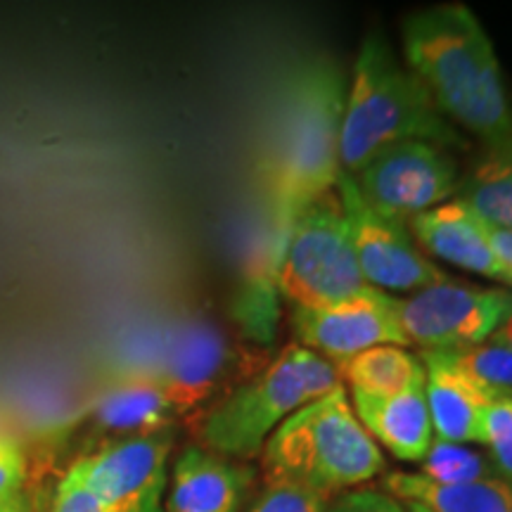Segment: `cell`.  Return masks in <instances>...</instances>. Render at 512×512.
Segmentation results:
<instances>
[{"instance_id":"obj_1","label":"cell","mask_w":512,"mask_h":512,"mask_svg":"<svg viewBox=\"0 0 512 512\" xmlns=\"http://www.w3.org/2000/svg\"><path fill=\"white\" fill-rule=\"evenodd\" d=\"M347 76L330 60L299 64L283 81L259 157V185L275 273L290 226L335 190L342 174V114Z\"/></svg>"},{"instance_id":"obj_2","label":"cell","mask_w":512,"mask_h":512,"mask_svg":"<svg viewBox=\"0 0 512 512\" xmlns=\"http://www.w3.org/2000/svg\"><path fill=\"white\" fill-rule=\"evenodd\" d=\"M403 62L437 110L486 152L512 147V100L494 43L467 5L444 3L406 17Z\"/></svg>"},{"instance_id":"obj_3","label":"cell","mask_w":512,"mask_h":512,"mask_svg":"<svg viewBox=\"0 0 512 512\" xmlns=\"http://www.w3.org/2000/svg\"><path fill=\"white\" fill-rule=\"evenodd\" d=\"M422 140L463 150L465 138L437 110L418 76L399 60L389 41L370 34L358 48L347 79L342 114V171L356 176L387 147Z\"/></svg>"},{"instance_id":"obj_4","label":"cell","mask_w":512,"mask_h":512,"mask_svg":"<svg viewBox=\"0 0 512 512\" xmlns=\"http://www.w3.org/2000/svg\"><path fill=\"white\" fill-rule=\"evenodd\" d=\"M342 387L335 363L294 342L202 415V448L245 463L290 415Z\"/></svg>"},{"instance_id":"obj_5","label":"cell","mask_w":512,"mask_h":512,"mask_svg":"<svg viewBox=\"0 0 512 512\" xmlns=\"http://www.w3.org/2000/svg\"><path fill=\"white\" fill-rule=\"evenodd\" d=\"M261 465L264 477L287 479L330 498L382 475L384 456L342 387L290 415L266 441Z\"/></svg>"},{"instance_id":"obj_6","label":"cell","mask_w":512,"mask_h":512,"mask_svg":"<svg viewBox=\"0 0 512 512\" xmlns=\"http://www.w3.org/2000/svg\"><path fill=\"white\" fill-rule=\"evenodd\" d=\"M273 275L292 309H328L375 290L358 268L337 190L294 219Z\"/></svg>"},{"instance_id":"obj_7","label":"cell","mask_w":512,"mask_h":512,"mask_svg":"<svg viewBox=\"0 0 512 512\" xmlns=\"http://www.w3.org/2000/svg\"><path fill=\"white\" fill-rule=\"evenodd\" d=\"M510 311L512 290L456 283L451 278L408 297H396V316L408 344L434 354H456L489 342Z\"/></svg>"},{"instance_id":"obj_8","label":"cell","mask_w":512,"mask_h":512,"mask_svg":"<svg viewBox=\"0 0 512 512\" xmlns=\"http://www.w3.org/2000/svg\"><path fill=\"white\" fill-rule=\"evenodd\" d=\"M458 162L446 147L408 140L387 147L354 176L361 197L382 216L406 223L456 200Z\"/></svg>"},{"instance_id":"obj_9","label":"cell","mask_w":512,"mask_h":512,"mask_svg":"<svg viewBox=\"0 0 512 512\" xmlns=\"http://www.w3.org/2000/svg\"><path fill=\"white\" fill-rule=\"evenodd\" d=\"M335 190L342 202L358 268L370 287L387 294L394 292L396 297L448 280V275L422 252L406 223L382 216L363 200L354 176L342 171Z\"/></svg>"},{"instance_id":"obj_10","label":"cell","mask_w":512,"mask_h":512,"mask_svg":"<svg viewBox=\"0 0 512 512\" xmlns=\"http://www.w3.org/2000/svg\"><path fill=\"white\" fill-rule=\"evenodd\" d=\"M171 448V430L140 434L114 439L72 465L107 512H164Z\"/></svg>"},{"instance_id":"obj_11","label":"cell","mask_w":512,"mask_h":512,"mask_svg":"<svg viewBox=\"0 0 512 512\" xmlns=\"http://www.w3.org/2000/svg\"><path fill=\"white\" fill-rule=\"evenodd\" d=\"M292 330L297 344L332 363L382 344L411 347L396 316V297L380 290H368L328 309H292Z\"/></svg>"},{"instance_id":"obj_12","label":"cell","mask_w":512,"mask_h":512,"mask_svg":"<svg viewBox=\"0 0 512 512\" xmlns=\"http://www.w3.org/2000/svg\"><path fill=\"white\" fill-rule=\"evenodd\" d=\"M235 358L219 328L185 323L166 335L157 361L138 370L164 389L176 413H185L209 401L233 377Z\"/></svg>"},{"instance_id":"obj_13","label":"cell","mask_w":512,"mask_h":512,"mask_svg":"<svg viewBox=\"0 0 512 512\" xmlns=\"http://www.w3.org/2000/svg\"><path fill=\"white\" fill-rule=\"evenodd\" d=\"M254 467L202 446L185 448L169 475L164 512H240L254 484Z\"/></svg>"},{"instance_id":"obj_14","label":"cell","mask_w":512,"mask_h":512,"mask_svg":"<svg viewBox=\"0 0 512 512\" xmlns=\"http://www.w3.org/2000/svg\"><path fill=\"white\" fill-rule=\"evenodd\" d=\"M408 230L425 254L467 273L484 275L512 290V268L489 245L482 221L458 200L413 216Z\"/></svg>"},{"instance_id":"obj_15","label":"cell","mask_w":512,"mask_h":512,"mask_svg":"<svg viewBox=\"0 0 512 512\" xmlns=\"http://www.w3.org/2000/svg\"><path fill=\"white\" fill-rule=\"evenodd\" d=\"M349 394L358 422L377 446H384L403 463H420L425 458L434 441L425 380L389 396Z\"/></svg>"},{"instance_id":"obj_16","label":"cell","mask_w":512,"mask_h":512,"mask_svg":"<svg viewBox=\"0 0 512 512\" xmlns=\"http://www.w3.org/2000/svg\"><path fill=\"white\" fill-rule=\"evenodd\" d=\"M425 366V396L434 439L451 444H479L482 415L496 396L465 375L446 354L420 351Z\"/></svg>"},{"instance_id":"obj_17","label":"cell","mask_w":512,"mask_h":512,"mask_svg":"<svg viewBox=\"0 0 512 512\" xmlns=\"http://www.w3.org/2000/svg\"><path fill=\"white\" fill-rule=\"evenodd\" d=\"M91 415L100 430L121 434L119 439H124L169 430L171 420L178 413L164 389L150 375L126 370L98 394Z\"/></svg>"},{"instance_id":"obj_18","label":"cell","mask_w":512,"mask_h":512,"mask_svg":"<svg viewBox=\"0 0 512 512\" xmlns=\"http://www.w3.org/2000/svg\"><path fill=\"white\" fill-rule=\"evenodd\" d=\"M384 494L403 505H418L427 512H512V484L503 477L467 484H444L420 472L384 475Z\"/></svg>"},{"instance_id":"obj_19","label":"cell","mask_w":512,"mask_h":512,"mask_svg":"<svg viewBox=\"0 0 512 512\" xmlns=\"http://www.w3.org/2000/svg\"><path fill=\"white\" fill-rule=\"evenodd\" d=\"M335 368L349 392L368 396L399 394L425 380V366L420 356L396 344L366 349L347 361L335 363Z\"/></svg>"},{"instance_id":"obj_20","label":"cell","mask_w":512,"mask_h":512,"mask_svg":"<svg viewBox=\"0 0 512 512\" xmlns=\"http://www.w3.org/2000/svg\"><path fill=\"white\" fill-rule=\"evenodd\" d=\"M456 200L489 226L512 230V147L486 152L460 178Z\"/></svg>"},{"instance_id":"obj_21","label":"cell","mask_w":512,"mask_h":512,"mask_svg":"<svg viewBox=\"0 0 512 512\" xmlns=\"http://www.w3.org/2000/svg\"><path fill=\"white\" fill-rule=\"evenodd\" d=\"M420 475L444 484H467L479 479L498 477L489 456L475 451L467 444L434 439L430 451L420 460Z\"/></svg>"},{"instance_id":"obj_22","label":"cell","mask_w":512,"mask_h":512,"mask_svg":"<svg viewBox=\"0 0 512 512\" xmlns=\"http://www.w3.org/2000/svg\"><path fill=\"white\" fill-rule=\"evenodd\" d=\"M446 356L491 396H512V349L484 342Z\"/></svg>"},{"instance_id":"obj_23","label":"cell","mask_w":512,"mask_h":512,"mask_svg":"<svg viewBox=\"0 0 512 512\" xmlns=\"http://www.w3.org/2000/svg\"><path fill=\"white\" fill-rule=\"evenodd\" d=\"M479 446L486 448L496 475L512 484V396H496L486 406L479 427Z\"/></svg>"},{"instance_id":"obj_24","label":"cell","mask_w":512,"mask_h":512,"mask_svg":"<svg viewBox=\"0 0 512 512\" xmlns=\"http://www.w3.org/2000/svg\"><path fill=\"white\" fill-rule=\"evenodd\" d=\"M330 498L287 479L264 477V486L247 512H328Z\"/></svg>"},{"instance_id":"obj_25","label":"cell","mask_w":512,"mask_h":512,"mask_svg":"<svg viewBox=\"0 0 512 512\" xmlns=\"http://www.w3.org/2000/svg\"><path fill=\"white\" fill-rule=\"evenodd\" d=\"M46 512H107L74 465L57 482Z\"/></svg>"},{"instance_id":"obj_26","label":"cell","mask_w":512,"mask_h":512,"mask_svg":"<svg viewBox=\"0 0 512 512\" xmlns=\"http://www.w3.org/2000/svg\"><path fill=\"white\" fill-rule=\"evenodd\" d=\"M27 477V458L22 446L8 434H0V503L22 494Z\"/></svg>"},{"instance_id":"obj_27","label":"cell","mask_w":512,"mask_h":512,"mask_svg":"<svg viewBox=\"0 0 512 512\" xmlns=\"http://www.w3.org/2000/svg\"><path fill=\"white\" fill-rule=\"evenodd\" d=\"M328 512H406V505L384 491L358 489L347 491L335 503H328Z\"/></svg>"},{"instance_id":"obj_28","label":"cell","mask_w":512,"mask_h":512,"mask_svg":"<svg viewBox=\"0 0 512 512\" xmlns=\"http://www.w3.org/2000/svg\"><path fill=\"white\" fill-rule=\"evenodd\" d=\"M482 228L486 233V240H489V245L494 247V252L501 256V261H505V264L512 268V230L489 226V223L484 221H482Z\"/></svg>"},{"instance_id":"obj_29","label":"cell","mask_w":512,"mask_h":512,"mask_svg":"<svg viewBox=\"0 0 512 512\" xmlns=\"http://www.w3.org/2000/svg\"><path fill=\"white\" fill-rule=\"evenodd\" d=\"M491 344H501V347H508L512 349V311L505 316V320L501 325H498L494 335L489 337Z\"/></svg>"},{"instance_id":"obj_30","label":"cell","mask_w":512,"mask_h":512,"mask_svg":"<svg viewBox=\"0 0 512 512\" xmlns=\"http://www.w3.org/2000/svg\"><path fill=\"white\" fill-rule=\"evenodd\" d=\"M0 512H34V508H31L29 498L24 496V491H22V494L12 496V498H8V501L0 503Z\"/></svg>"},{"instance_id":"obj_31","label":"cell","mask_w":512,"mask_h":512,"mask_svg":"<svg viewBox=\"0 0 512 512\" xmlns=\"http://www.w3.org/2000/svg\"><path fill=\"white\" fill-rule=\"evenodd\" d=\"M406 512H427V510L418 508V505H406Z\"/></svg>"}]
</instances>
